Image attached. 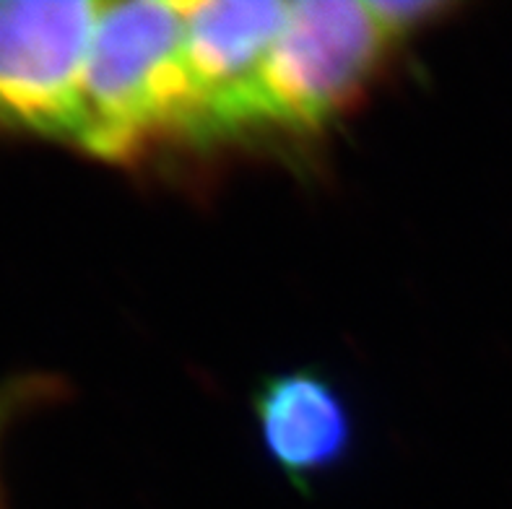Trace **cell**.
<instances>
[{
  "label": "cell",
  "mask_w": 512,
  "mask_h": 509,
  "mask_svg": "<svg viewBox=\"0 0 512 509\" xmlns=\"http://www.w3.org/2000/svg\"><path fill=\"white\" fill-rule=\"evenodd\" d=\"M172 138H198L182 3L102 6L73 146L104 162L130 164Z\"/></svg>",
  "instance_id": "6da1fadb"
},
{
  "label": "cell",
  "mask_w": 512,
  "mask_h": 509,
  "mask_svg": "<svg viewBox=\"0 0 512 509\" xmlns=\"http://www.w3.org/2000/svg\"><path fill=\"white\" fill-rule=\"evenodd\" d=\"M393 39L367 3H292L263 76L273 128L315 130L364 97Z\"/></svg>",
  "instance_id": "7a4b0ae2"
},
{
  "label": "cell",
  "mask_w": 512,
  "mask_h": 509,
  "mask_svg": "<svg viewBox=\"0 0 512 509\" xmlns=\"http://www.w3.org/2000/svg\"><path fill=\"white\" fill-rule=\"evenodd\" d=\"M102 6L0 0V133L71 143Z\"/></svg>",
  "instance_id": "3957f363"
},
{
  "label": "cell",
  "mask_w": 512,
  "mask_h": 509,
  "mask_svg": "<svg viewBox=\"0 0 512 509\" xmlns=\"http://www.w3.org/2000/svg\"><path fill=\"white\" fill-rule=\"evenodd\" d=\"M292 3H182L185 63L198 104V138L237 136L271 125L263 76Z\"/></svg>",
  "instance_id": "277c9868"
},
{
  "label": "cell",
  "mask_w": 512,
  "mask_h": 509,
  "mask_svg": "<svg viewBox=\"0 0 512 509\" xmlns=\"http://www.w3.org/2000/svg\"><path fill=\"white\" fill-rule=\"evenodd\" d=\"M268 458L289 481L305 486L349 455L354 426L344 395L310 369L276 374L253 400Z\"/></svg>",
  "instance_id": "5b68a950"
},
{
  "label": "cell",
  "mask_w": 512,
  "mask_h": 509,
  "mask_svg": "<svg viewBox=\"0 0 512 509\" xmlns=\"http://www.w3.org/2000/svg\"><path fill=\"white\" fill-rule=\"evenodd\" d=\"M367 8L390 39L406 37L450 13V3L442 0H377L367 3Z\"/></svg>",
  "instance_id": "8992f818"
},
{
  "label": "cell",
  "mask_w": 512,
  "mask_h": 509,
  "mask_svg": "<svg viewBox=\"0 0 512 509\" xmlns=\"http://www.w3.org/2000/svg\"><path fill=\"white\" fill-rule=\"evenodd\" d=\"M8 416V408H6V400L0 398V426H3V421H6Z\"/></svg>",
  "instance_id": "52a82bcc"
}]
</instances>
